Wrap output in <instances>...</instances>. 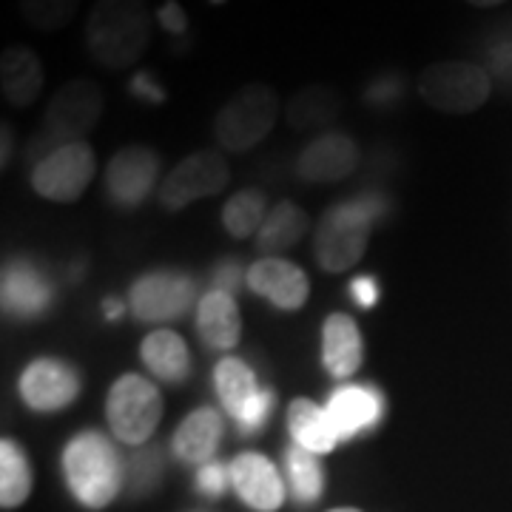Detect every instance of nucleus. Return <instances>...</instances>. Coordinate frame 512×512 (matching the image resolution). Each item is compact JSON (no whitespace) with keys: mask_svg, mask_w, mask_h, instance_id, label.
Returning <instances> with one entry per match:
<instances>
[{"mask_svg":"<svg viewBox=\"0 0 512 512\" xmlns=\"http://www.w3.org/2000/svg\"><path fill=\"white\" fill-rule=\"evenodd\" d=\"M151 43L148 0H97L86 18V49L111 72L131 69Z\"/></svg>","mask_w":512,"mask_h":512,"instance_id":"obj_1","label":"nucleus"},{"mask_svg":"<svg viewBox=\"0 0 512 512\" xmlns=\"http://www.w3.org/2000/svg\"><path fill=\"white\" fill-rule=\"evenodd\" d=\"M103 106H106V97L94 80H86V77L69 80L66 86L57 89L52 103L46 106L43 126L32 137L26 157L32 163H40L46 154H52L57 148L83 143V137L100 123Z\"/></svg>","mask_w":512,"mask_h":512,"instance_id":"obj_2","label":"nucleus"},{"mask_svg":"<svg viewBox=\"0 0 512 512\" xmlns=\"http://www.w3.org/2000/svg\"><path fill=\"white\" fill-rule=\"evenodd\" d=\"M63 473L72 495L89 510H103L123 490L126 467L106 436L86 430L63 450Z\"/></svg>","mask_w":512,"mask_h":512,"instance_id":"obj_3","label":"nucleus"},{"mask_svg":"<svg viewBox=\"0 0 512 512\" xmlns=\"http://www.w3.org/2000/svg\"><path fill=\"white\" fill-rule=\"evenodd\" d=\"M279 94L268 83H248L225 103L214 120V137L225 151L242 154L259 146L279 117Z\"/></svg>","mask_w":512,"mask_h":512,"instance_id":"obj_4","label":"nucleus"},{"mask_svg":"<svg viewBox=\"0 0 512 512\" xmlns=\"http://www.w3.org/2000/svg\"><path fill=\"white\" fill-rule=\"evenodd\" d=\"M379 214L376 200H353L330 208L316 231V259L330 274L350 271L367 248L370 225Z\"/></svg>","mask_w":512,"mask_h":512,"instance_id":"obj_5","label":"nucleus"},{"mask_svg":"<svg viewBox=\"0 0 512 512\" xmlns=\"http://www.w3.org/2000/svg\"><path fill=\"white\" fill-rule=\"evenodd\" d=\"M490 74L467 60L430 63L419 77V94L427 106L444 114H470L490 100Z\"/></svg>","mask_w":512,"mask_h":512,"instance_id":"obj_6","label":"nucleus"},{"mask_svg":"<svg viewBox=\"0 0 512 512\" xmlns=\"http://www.w3.org/2000/svg\"><path fill=\"white\" fill-rule=\"evenodd\" d=\"M106 419L111 433L123 444L140 447L154 436L157 424L163 419V396L148 379L137 373H126L111 384Z\"/></svg>","mask_w":512,"mask_h":512,"instance_id":"obj_7","label":"nucleus"},{"mask_svg":"<svg viewBox=\"0 0 512 512\" xmlns=\"http://www.w3.org/2000/svg\"><path fill=\"white\" fill-rule=\"evenodd\" d=\"M94 174H97V160H94L92 146L86 140L69 143L35 163L32 188L43 200L77 202L86 194Z\"/></svg>","mask_w":512,"mask_h":512,"instance_id":"obj_8","label":"nucleus"},{"mask_svg":"<svg viewBox=\"0 0 512 512\" xmlns=\"http://www.w3.org/2000/svg\"><path fill=\"white\" fill-rule=\"evenodd\" d=\"M231 180V168L220 151H197L185 157L160 185V205L165 211H183L191 202L220 194Z\"/></svg>","mask_w":512,"mask_h":512,"instance_id":"obj_9","label":"nucleus"},{"mask_svg":"<svg viewBox=\"0 0 512 512\" xmlns=\"http://www.w3.org/2000/svg\"><path fill=\"white\" fill-rule=\"evenodd\" d=\"M197 293V282L180 271H154L140 276L128 291V311L140 322L180 319Z\"/></svg>","mask_w":512,"mask_h":512,"instance_id":"obj_10","label":"nucleus"},{"mask_svg":"<svg viewBox=\"0 0 512 512\" xmlns=\"http://www.w3.org/2000/svg\"><path fill=\"white\" fill-rule=\"evenodd\" d=\"M160 177V154L146 146H128L117 151L106 168L109 200L120 208L143 205Z\"/></svg>","mask_w":512,"mask_h":512,"instance_id":"obj_11","label":"nucleus"},{"mask_svg":"<svg viewBox=\"0 0 512 512\" xmlns=\"http://www.w3.org/2000/svg\"><path fill=\"white\" fill-rule=\"evenodd\" d=\"M80 373L60 359H35L20 376V396L37 413H57L77 399Z\"/></svg>","mask_w":512,"mask_h":512,"instance_id":"obj_12","label":"nucleus"},{"mask_svg":"<svg viewBox=\"0 0 512 512\" xmlns=\"http://www.w3.org/2000/svg\"><path fill=\"white\" fill-rule=\"evenodd\" d=\"M359 165V146L342 131H325L299 151L296 174L316 185L348 180Z\"/></svg>","mask_w":512,"mask_h":512,"instance_id":"obj_13","label":"nucleus"},{"mask_svg":"<svg viewBox=\"0 0 512 512\" xmlns=\"http://www.w3.org/2000/svg\"><path fill=\"white\" fill-rule=\"evenodd\" d=\"M248 288L279 311H299L308 302L311 282L299 265L279 256H262L248 271Z\"/></svg>","mask_w":512,"mask_h":512,"instance_id":"obj_14","label":"nucleus"},{"mask_svg":"<svg viewBox=\"0 0 512 512\" xmlns=\"http://www.w3.org/2000/svg\"><path fill=\"white\" fill-rule=\"evenodd\" d=\"M0 299L3 313L15 319H37L55 299V288L43 271H37L32 262L18 259L3 268L0 279Z\"/></svg>","mask_w":512,"mask_h":512,"instance_id":"obj_15","label":"nucleus"},{"mask_svg":"<svg viewBox=\"0 0 512 512\" xmlns=\"http://www.w3.org/2000/svg\"><path fill=\"white\" fill-rule=\"evenodd\" d=\"M231 484L237 495L256 512H276L285 501L282 476L271 458L259 453H242L231 461Z\"/></svg>","mask_w":512,"mask_h":512,"instance_id":"obj_16","label":"nucleus"},{"mask_svg":"<svg viewBox=\"0 0 512 512\" xmlns=\"http://www.w3.org/2000/svg\"><path fill=\"white\" fill-rule=\"evenodd\" d=\"M330 421L339 433V439H356L367 430H373L384 413V399L379 390L362 387V384H345L339 387L330 402L325 404Z\"/></svg>","mask_w":512,"mask_h":512,"instance_id":"obj_17","label":"nucleus"},{"mask_svg":"<svg viewBox=\"0 0 512 512\" xmlns=\"http://www.w3.org/2000/svg\"><path fill=\"white\" fill-rule=\"evenodd\" d=\"M46 83V72L40 57L29 46H6L0 57V92L3 100L15 109L32 106Z\"/></svg>","mask_w":512,"mask_h":512,"instance_id":"obj_18","label":"nucleus"},{"mask_svg":"<svg viewBox=\"0 0 512 512\" xmlns=\"http://www.w3.org/2000/svg\"><path fill=\"white\" fill-rule=\"evenodd\" d=\"M362 333L345 313H330L322 328V365L333 379H348L362 367Z\"/></svg>","mask_w":512,"mask_h":512,"instance_id":"obj_19","label":"nucleus"},{"mask_svg":"<svg viewBox=\"0 0 512 512\" xmlns=\"http://www.w3.org/2000/svg\"><path fill=\"white\" fill-rule=\"evenodd\" d=\"M197 330L208 348L231 350L234 345H239L242 316H239L234 293L220 291V288L205 293L200 299V308H197Z\"/></svg>","mask_w":512,"mask_h":512,"instance_id":"obj_20","label":"nucleus"},{"mask_svg":"<svg viewBox=\"0 0 512 512\" xmlns=\"http://www.w3.org/2000/svg\"><path fill=\"white\" fill-rule=\"evenodd\" d=\"M222 441V416L214 407L188 413L174 433V456L185 464H208Z\"/></svg>","mask_w":512,"mask_h":512,"instance_id":"obj_21","label":"nucleus"},{"mask_svg":"<svg viewBox=\"0 0 512 512\" xmlns=\"http://www.w3.org/2000/svg\"><path fill=\"white\" fill-rule=\"evenodd\" d=\"M143 362L146 367L157 376V379H163L168 384H180L188 379V373H191V353H188V345H185V339L180 333H174V330H154V333H148L146 339H143Z\"/></svg>","mask_w":512,"mask_h":512,"instance_id":"obj_22","label":"nucleus"},{"mask_svg":"<svg viewBox=\"0 0 512 512\" xmlns=\"http://www.w3.org/2000/svg\"><path fill=\"white\" fill-rule=\"evenodd\" d=\"M288 427H291L293 441L316 456H325L342 441L330 421L328 410L311 399H293L288 404Z\"/></svg>","mask_w":512,"mask_h":512,"instance_id":"obj_23","label":"nucleus"},{"mask_svg":"<svg viewBox=\"0 0 512 512\" xmlns=\"http://www.w3.org/2000/svg\"><path fill=\"white\" fill-rule=\"evenodd\" d=\"M342 109V97L336 89L313 83L308 89H299L288 103V123L296 131H316L325 128L330 120H336V114Z\"/></svg>","mask_w":512,"mask_h":512,"instance_id":"obj_24","label":"nucleus"},{"mask_svg":"<svg viewBox=\"0 0 512 512\" xmlns=\"http://www.w3.org/2000/svg\"><path fill=\"white\" fill-rule=\"evenodd\" d=\"M308 231V214L296 202H279L274 211L265 217L256 245L262 254H279L293 248Z\"/></svg>","mask_w":512,"mask_h":512,"instance_id":"obj_25","label":"nucleus"},{"mask_svg":"<svg viewBox=\"0 0 512 512\" xmlns=\"http://www.w3.org/2000/svg\"><path fill=\"white\" fill-rule=\"evenodd\" d=\"M32 467L29 458L12 439L0 441V507L18 510L32 493Z\"/></svg>","mask_w":512,"mask_h":512,"instance_id":"obj_26","label":"nucleus"},{"mask_svg":"<svg viewBox=\"0 0 512 512\" xmlns=\"http://www.w3.org/2000/svg\"><path fill=\"white\" fill-rule=\"evenodd\" d=\"M214 384H217L222 407H225L234 419L245 410V404L251 402L256 393L262 390V387L256 384L254 370L248 367V362L234 359V356L222 359L220 365H217V370H214Z\"/></svg>","mask_w":512,"mask_h":512,"instance_id":"obj_27","label":"nucleus"},{"mask_svg":"<svg viewBox=\"0 0 512 512\" xmlns=\"http://www.w3.org/2000/svg\"><path fill=\"white\" fill-rule=\"evenodd\" d=\"M285 467H288V481H291V493L299 504H313L319 501V495L325 490V476H322V464L311 450L293 444L285 453Z\"/></svg>","mask_w":512,"mask_h":512,"instance_id":"obj_28","label":"nucleus"},{"mask_svg":"<svg viewBox=\"0 0 512 512\" xmlns=\"http://www.w3.org/2000/svg\"><path fill=\"white\" fill-rule=\"evenodd\" d=\"M262 222H265V194L256 188L239 191L222 208V225L234 239L251 237L262 228Z\"/></svg>","mask_w":512,"mask_h":512,"instance_id":"obj_29","label":"nucleus"},{"mask_svg":"<svg viewBox=\"0 0 512 512\" xmlns=\"http://www.w3.org/2000/svg\"><path fill=\"white\" fill-rule=\"evenodd\" d=\"M83 0H20V15L37 32H57L69 26Z\"/></svg>","mask_w":512,"mask_h":512,"instance_id":"obj_30","label":"nucleus"},{"mask_svg":"<svg viewBox=\"0 0 512 512\" xmlns=\"http://www.w3.org/2000/svg\"><path fill=\"white\" fill-rule=\"evenodd\" d=\"M274 390H259L251 402L245 404V410L237 416V427L245 433V436H251L256 430H262L265 427V421L271 419V410H274Z\"/></svg>","mask_w":512,"mask_h":512,"instance_id":"obj_31","label":"nucleus"},{"mask_svg":"<svg viewBox=\"0 0 512 512\" xmlns=\"http://www.w3.org/2000/svg\"><path fill=\"white\" fill-rule=\"evenodd\" d=\"M228 481H231V467L225 470L220 461H208V464H202L200 473H197V490L202 495L217 498V495L225 493Z\"/></svg>","mask_w":512,"mask_h":512,"instance_id":"obj_32","label":"nucleus"},{"mask_svg":"<svg viewBox=\"0 0 512 512\" xmlns=\"http://www.w3.org/2000/svg\"><path fill=\"white\" fill-rule=\"evenodd\" d=\"M131 470H134V484L137 490H146L148 484H154L160 476V456L157 450H148V453H137L131 461Z\"/></svg>","mask_w":512,"mask_h":512,"instance_id":"obj_33","label":"nucleus"},{"mask_svg":"<svg viewBox=\"0 0 512 512\" xmlns=\"http://www.w3.org/2000/svg\"><path fill=\"white\" fill-rule=\"evenodd\" d=\"M157 20H160V26H163L165 32H171V35H180V32H185V26H188L183 6L177 0H168L163 9L157 12Z\"/></svg>","mask_w":512,"mask_h":512,"instance_id":"obj_34","label":"nucleus"},{"mask_svg":"<svg viewBox=\"0 0 512 512\" xmlns=\"http://www.w3.org/2000/svg\"><path fill=\"white\" fill-rule=\"evenodd\" d=\"M350 293H353V299H356L362 308H373V305L379 302V285H376L373 276H359V279H353V282H350Z\"/></svg>","mask_w":512,"mask_h":512,"instance_id":"obj_35","label":"nucleus"},{"mask_svg":"<svg viewBox=\"0 0 512 512\" xmlns=\"http://www.w3.org/2000/svg\"><path fill=\"white\" fill-rule=\"evenodd\" d=\"M214 282H217V288L220 291L234 293L239 288V282H242V271H239L237 262H225L217 268V274H214Z\"/></svg>","mask_w":512,"mask_h":512,"instance_id":"obj_36","label":"nucleus"},{"mask_svg":"<svg viewBox=\"0 0 512 512\" xmlns=\"http://www.w3.org/2000/svg\"><path fill=\"white\" fill-rule=\"evenodd\" d=\"M134 92L140 94V97H146V100H163V89H157L146 74H140V77L134 80Z\"/></svg>","mask_w":512,"mask_h":512,"instance_id":"obj_37","label":"nucleus"},{"mask_svg":"<svg viewBox=\"0 0 512 512\" xmlns=\"http://www.w3.org/2000/svg\"><path fill=\"white\" fill-rule=\"evenodd\" d=\"M103 313H106L109 322H117V319L126 313V305H123L120 299H106V302H103Z\"/></svg>","mask_w":512,"mask_h":512,"instance_id":"obj_38","label":"nucleus"},{"mask_svg":"<svg viewBox=\"0 0 512 512\" xmlns=\"http://www.w3.org/2000/svg\"><path fill=\"white\" fill-rule=\"evenodd\" d=\"M3 157H0V168H6L9 165V148L15 146V134H12V128H9V123H3Z\"/></svg>","mask_w":512,"mask_h":512,"instance_id":"obj_39","label":"nucleus"},{"mask_svg":"<svg viewBox=\"0 0 512 512\" xmlns=\"http://www.w3.org/2000/svg\"><path fill=\"white\" fill-rule=\"evenodd\" d=\"M467 3H473V6H498L504 0H467Z\"/></svg>","mask_w":512,"mask_h":512,"instance_id":"obj_40","label":"nucleus"},{"mask_svg":"<svg viewBox=\"0 0 512 512\" xmlns=\"http://www.w3.org/2000/svg\"><path fill=\"white\" fill-rule=\"evenodd\" d=\"M330 512H362V510H353V507H339V510H330Z\"/></svg>","mask_w":512,"mask_h":512,"instance_id":"obj_41","label":"nucleus"}]
</instances>
